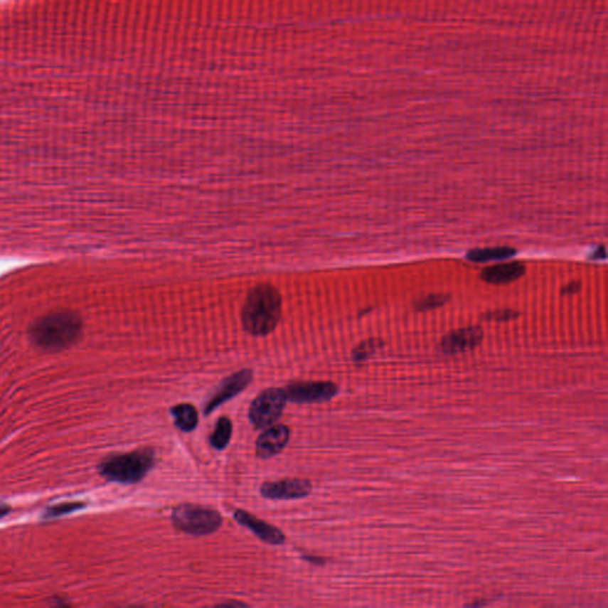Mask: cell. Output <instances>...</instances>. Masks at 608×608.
Wrapping results in <instances>:
<instances>
[{"mask_svg": "<svg viewBox=\"0 0 608 608\" xmlns=\"http://www.w3.org/2000/svg\"><path fill=\"white\" fill-rule=\"evenodd\" d=\"M580 288H581V284L579 282H570L568 285H565V288L562 289V294L563 295H572V294L579 292Z\"/></svg>", "mask_w": 608, "mask_h": 608, "instance_id": "cell-20", "label": "cell"}, {"mask_svg": "<svg viewBox=\"0 0 608 608\" xmlns=\"http://www.w3.org/2000/svg\"><path fill=\"white\" fill-rule=\"evenodd\" d=\"M82 506V503H63V504L56 505V506L48 508L46 517H49V518H51V517H60V516L65 515V513H70V512L75 511V510H79Z\"/></svg>", "mask_w": 608, "mask_h": 608, "instance_id": "cell-18", "label": "cell"}, {"mask_svg": "<svg viewBox=\"0 0 608 608\" xmlns=\"http://www.w3.org/2000/svg\"><path fill=\"white\" fill-rule=\"evenodd\" d=\"M177 530L193 536H205L215 533L223 524L219 512L198 505L184 504L177 506L171 515Z\"/></svg>", "mask_w": 608, "mask_h": 608, "instance_id": "cell-4", "label": "cell"}, {"mask_svg": "<svg viewBox=\"0 0 608 608\" xmlns=\"http://www.w3.org/2000/svg\"><path fill=\"white\" fill-rule=\"evenodd\" d=\"M155 464V452L150 448H142L131 453L107 457L101 462L99 471L110 481L131 485L141 481Z\"/></svg>", "mask_w": 608, "mask_h": 608, "instance_id": "cell-3", "label": "cell"}, {"mask_svg": "<svg viewBox=\"0 0 608 608\" xmlns=\"http://www.w3.org/2000/svg\"><path fill=\"white\" fill-rule=\"evenodd\" d=\"M284 390L267 389L253 400L249 410L250 421L256 428H269L281 417L287 404Z\"/></svg>", "mask_w": 608, "mask_h": 608, "instance_id": "cell-5", "label": "cell"}, {"mask_svg": "<svg viewBox=\"0 0 608 608\" xmlns=\"http://www.w3.org/2000/svg\"><path fill=\"white\" fill-rule=\"evenodd\" d=\"M518 314L510 309H501L492 313L486 314V320L497 321V322H504V321L513 320L517 317Z\"/></svg>", "mask_w": 608, "mask_h": 608, "instance_id": "cell-19", "label": "cell"}, {"mask_svg": "<svg viewBox=\"0 0 608 608\" xmlns=\"http://www.w3.org/2000/svg\"><path fill=\"white\" fill-rule=\"evenodd\" d=\"M234 518L240 526H245L246 529L252 531L260 540H264L265 543L272 545H279L284 543L285 537L281 530L260 521L255 516L250 515L249 512L237 510L234 513Z\"/></svg>", "mask_w": 608, "mask_h": 608, "instance_id": "cell-11", "label": "cell"}, {"mask_svg": "<svg viewBox=\"0 0 608 608\" xmlns=\"http://www.w3.org/2000/svg\"><path fill=\"white\" fill-rule=\"evenodd\" d=\"M221 606H245V604H242V602H225V604H221Z\"/></svg>", "mask_w": 608, "mask_h": 608, "instance_id": "cell-23", "label": "cell"}, {"mask_svg": "<svg viewBox=\"0 0 608 608\" xmlns=\"http://www.w3.org/2000/svg\"><path fill=\"white\" fill-rule=\"evenodd\" d=\"M232 430L233 428H232V422H230V418L220 417L219 421L216 422L214 432L209 437V442L212 444L213 448L218 450L225 449L227 444L230 443Z\"/></svg>", "mask_w": 608, "mask_h": 608, "instance_id": "cell-15", "label": "cell"}, {"mask_svg": "<svg viewBox=\"0 0 608 608\" xmlns=\"http://www.w3.org/2000/svg\"><path fill=\"white\" fill-rule=\"evenodd\" d=\"M253 372L251 370H241L223 379L216 393L209 398L203 407V414H212L213 411L216 410L220 405H223V403H226L233 397L242 393L251 384Z\"/></svg>", "mask_w": 608, "mask_h": 608, "instance_id": "cell-7", "label": "cell"}, {"mask_svg": "<svg viewBox=\"0 0 608 608\" xmlns=\"http://www.w3.org/2000/svg\"><path fill=\"white\" fill-rule=\"evenodd\" d=\"M515 255L516 250L512 247L497 246V247L471 250L467 255V260L473 263H489V262L510 260Z\"/></svg>", "mask_w": 608, "mask_h": 608, "instance_id": "cell-13", "label": "cell"}, {"mask_svg": "<svg viewBox=\"0 0 608 608\" xmlns=\"http://www.w3.org/2000/svg\"><path fill=\"white\" fill-rule=\"evenodd\" d=\"M282 315V299L277 289L260 284L249 292L242 306V324L255 336H264L274 331Z\"/></svg>", "mask_w": 608, "mask_h": 608, "instance_id": "cell-2", "label": "cell"}, {"mask_svg": "<svg viewBox=\"0 0 608 608\" xmlns=\"http://www.w3.org/2000/svg\"><path fill=\"white\" fill-rule=\"evenodd\" d=\"M484 338L481 328H462L446 335L441 341V349L447 354H457L474 349Z\"/></svg>", "mask_w": 608, "mask_h": 608, "instance_id": "cell-9", "label": "cell"}, {"mask_svg": "<svg viewBox=\"0 0 608 608\" xmlns=\"http://www.w3.org/2000/svg\"><path fill=\"white\" fill-rule=\"evenodd\" d=\"M9 512H10V508H9V506L0 505V518L5 517V516L8 515Z\"/></svg>", "mask_w": 608, "mask_h": 608, "instance_id": "cell-22", "label": "cell"}, {"mask_svg": "<svg viewBox=\"0 0 608 608\" xmlns=\"http://www.w3.org/2000/svg\"><path fill=\"white\" fill-rule=\"evenodd\" d=\"M311 494V484L306 479H284L279 481L265 482L260 494L271 501H292Z\"/></svg>", "mask_w": 608, "mask_h": 608, "instance_id": "cell-8", "label": "cell"}, {"mask_svg": "<svg viewBox=\"0 0 608 608\" xmlns=\"http://www.w3.org/2000/svg\"><path fill=\"white\" fill-rule=\"evenodd\" d=\"M593 258L594 260H604V258H606V252H604V246H601L600 251H599V249L595 251Z\"/></svg>", "mask_w": 608, "mask_h": 608, "instance_id": "cell-21", "label": "cell"}, {"mask_svg": "<svg viewBox=\"0 0 608 608\" xmlns=\"http://www.w3.org/2000/svg\"><path fill=\"white\" fill-rule=\"evenodd\" d=\"M448 299H449L448 295H443V294L425 296L415 303V308L420 311L436 309V308H439V306H443L444 303L448 302Z\"/></svg>", "mask_w": 608, "mask_h": 608, "instance_id": "cell-17", "label": "cell"}, {"mask_svg": "<svg viewBox=\"0 0 608 608\" xmlns=\"http://www.w3.org/2000/svg\"><path fill=\"white\" fill-rule=\"evenodd\" d=\"M383 346V341L379 338H370L366 341L361 342L354 351H353V360L356 363H360L363 360L368 359L372 354H375Z\"/></svg>", "mask_w": 608, "mask_h": 608, "instance_id": "cell-16", "label": "cell"}, {"mask_svg": "<svg viewBox=\"0 0 608 608\" xmlns=\"http://www.w3.org/2000/svg\"><path fill=\"white\" fill-rule=\"evenodd\" d=\"M171 415L175 425L182 432H193L198 427V411L191 404H178L176 407H171Z\"/></svg>", "mask_w": 608, "mask_h": 608, "instance_id": "cell-14", "label": "cell"}, {"mask_svg": "<svg viewBox=\"0 0 608 608\" xmlns=\"http://www.w3.org/2000/svg\"><path fill=\"white\" fill-rule=\"evenodd\" d=\"M82 331V322L74 310L55 309L38 317L29 328L33 345L47 352H58L75 343Z\"/></svg>", "mask_w": 608, "mask_h": 608, "instance_id": "cell-1", "label": "cell"}, {"mask_svg": "<svg viewBox=\"0 0 608 608\" xmlns=\"http://www.w3.org/2000/svg\"><path fill=\"white\" fill-rule=\"evenodd\" d=\"M284 393L292 403H324L336 396L338 386L329 382L292 383Z\"/></svg>", "mask_w": 608, "mask_h": 608, "instance_id": "cell-6", "label": "cell"}, {"mask_svg": "<svg viewBox=\"0 0 608 608\" xmlns=\"http://www.w3.org/2000/svg\"><path fill=\"white\" fill-rule=\"evenodd\" d=\"M290 439V430L285 425H274L267 428L258 437L256 453L260 459H269L284 449Z\"/></svg>", "mask_w": 608, "mask_h": 608, "instance_id": "cell-10", "label": "cell"}, {"mask_svg": "<svg viewBox=\"0 0 608 608\" xmlns=\"http://www.w3.org/2000/svg\"><path fill=\"white\" fill-rule=\"evenodd\" d=\"M526 272V267L519 262L501 263L482 270V281L490 284H508L517 281Z\"/></svg>", "mask_w": 608, "mask_h": 608, "instance_id": "cell-12", "label": "cell"}]
</instances>
